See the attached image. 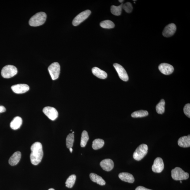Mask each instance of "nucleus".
<instances>
[{"mask_svg": "<svg viewBox=\"0 0 190 190\" xmlns=\"http://www.w3.org/2000/svg\"><path fill=\"white\" fill-rule=\"evenodd\" d=\"M32 153L30 155L31 162L32 165H37L41 162L44 156L41 143L36 142L31 147Z\"/></svg>", "mask_w": 190, "mask_h": 190, "instance_id": "obj_1", "label": "nucleus"}, {"mask_svg": "<svg viewBox=\"0 0 190 190\" xmlns=\"http://www.w3.org/2000/svg\"><path fill=\"white\" fill-rule=\"evenodd\" d=\"M47 15L44 12H39L30 18L29 21V24L32 27H37L43 25L46 22Z\"/></svg>", "mask_w": 190, "mask_h": 190, "instance_id": "obj_2", "label": "nucleus"}, {"mask_svg": "<svg viewBox=\"0 0 190 190\" xmlns=\"http://www.w3.org/2000/svg\"><path fill=\"white\" fill-rule=\"evenodd\" d=\"M172 177L176 180H182L188 179L189 175L188 173L185 172L181 168L176 167L172 170Z\"/></svg>", "mask_w": 190, "mask_h": 190, "instance_id": "obj_3", "label": "nucleus"}, {"mask_svg": "<svg viewBox=\"0 0 190 190\" xmlns=\"http://www.w3.org/2000/svg\"><path fill=\"white\" fill-rule=\"evenodd\" d=\"M148 149V146L146 144H142L140 145L133 154V158L136 161L141 160L146 155Z\"/></svg>", "mask_w": 190, "mask_h": 190, "instance_id": "obj_4", "label": "nucleus"}, {"mask_svg": "<svg viewBox=\"0 0 190 190\" xmlns=\"http://www.w3.org/2000/svg\"><path fill=\"white\" fill-rule=\"evenodd\" d=\"M17 68L15 66L8 65L2 68L1 75L4 78L9 79L13 77L17 73Z\"/></svg>", "mask_w": 190, "mask_h": 190, "instance_id": "obj_5", "label": "nucleus"}, {"mask_svg": "<svg viewBox=\"0 0 190 190\" xmlns=\"http://www.w3.org/2000/svg\"><path fill=\"white\" fill-rule=\"evenodd\" d=\"M48 70L52 80L58 79L60 72V66L58 63H54L48 67Z\"/></svg>", "mask_w": 190, "mask_h": 190, "instance_id": "obj_6", "label": "nucleus"}, {"mask_svg": "<svg viewBox=\"0 0 190 190\" xmlns=\"http://www.w3.org/2000/svg\"><path fill=\"white\" fill-rule=\"evenodd\" d=\"M91 13V11L89 10L81 13L74 19L72 22L73 25L74 26L79 25L89 17Z\"/></svg>", "mask_w": 190, "mask_h": 190, "instance_id": "obj_7", "label": "nucleus"}, {"mask_svg": "<svg viewBox=\"0 0 190 190\" xmlns=\"http://www.w3.org/2000/svg\"><path fill=\"white\" fill-rule=\"evenodd\" d=\"M43 112L49 119L54 120L58 117V111L55 108L51 106H47L44 108Z\"/></svg>", "mask_w": 190, "mask_h": 190, "instance_id": "obj_8", "label": "nucleus"}, {"mask_svg": "<svg viewBox=\"0 0 190 190\" xmlns=\"http://www.w3.org/2000/svg\"><path fill=\"white\" fill-rule=\"evenodd\" d=\"M114 67L118 74L119 77L121 80L124 82H127L129 80V76L123 66L117 63L113 64Z\"/></svg>", "mask_w": 190, "mask_h": 190, "instance_id": "obj_9", "label": "nucleus"}, {"mask_svg": "<svg viewBox=\"0 0 190 190\" xmlns=\"http://www.w3.org/2000/svg\"><path fill=\"white\" fill-rule=\"evenodd\" d=\"M164 168V164L162 159L159 157L156 158L152 167V170L153 172L156 173H160L162 172Z\"/></svg>", "mask_w": 190, "mask_h": 190, "instance_id": "obj_10", "label": "nucleus"}, {"mask_svg": "<svg viewBox=\"0 0 190 190\" xmlns=\"http://www.w3.org/2000/svg\"><path fill=\"white\" fill-rule=\"evenodd\" d=\"M11 89L16 94H22L28 92L30 88L27 84H18L13 86Z\"/></svg>", "mask_w": 190, "mask_h": 190, "instance_id": "obj_11", "label": "nucleus"}, {"mask_svg": "<svg viewBox=\"0 0 190 190\" xmlns=\"http://www.w3.org/2000/svg\"><path fill=\"white\" fill-rule=\"evenodd\" d=\"M158 69L161 72L166 75L171 74L174 71L173 66L170 64L167 63L161 64L159 66Z\"/></svg>", "mask_w": 190, "mask_h": 190, "instance_id": "obj_12", "label": "nucleus"}, {"mask_svg": "<svg viewBox=\"0 0 190 190\" xmlns=\"http://www.w3.org/2000/svg\"><path fill=\"white\" fill-rule=\"evenodd\" d=\"M177 29L176 26L174 23H171L166 26L162 34L164 36L168 37L174 35Z\"/></svg>", "mask_w": 190, "mask_h": 190, "instance_id": "obj_13", "label": "nucleus"}, {"mask_svg": "<svg viewBox=\"0 0 190 190\" xmlns=\"http://www.w3.org/2000/svg\"><path fill=\"white\" fill-rule=\"evenodd\" d=\"M100 165L103 170L109 172L113 168L114 164L113 161L111 159H106L101 162Z\"/></svg>", "mask_w": 190, "mask_h": 190, "instance_id": "obj_14", "label": "nucleus"}, {"mask_svg": "<svg viewBox=\"0 0 190 190\" xmlns=\"http://www.w3.org/2000/svg\"><path fill=\"white\" fill-rule=\"evenodd\" d=\"M119 177L123 181L133 183L135 181V179L134 176L128 173H122L119 174Z\"/></svg>", "mask_w": 190, "mask_h": 190, "instance_id": "obj_15", "label": "nucleus"}, {"mask_svg": "<svg viewBox=\"0 0 190 190\" xmlns=\"http://www.w3.org/2000/svg\"><path fill=\"white\" fill-rule=\"evenodd\" d=\"M21 154L20 151L15 152L9 159V164L12 166L17 165L21 160Z\"/></svg>", "mask_w": 190, "mask_h": 190, "instance_id": "obj_16", "label": "nucleus"}, {"mask_svg": "<svg viewBox=\"0 0 190 190\" xmlns=\"http://www.w3.org/2000/svg\"><path fill=\"white\" fill-rule=\"evenodd\" d=\"M178 144L182 148H188L190 146V136H184L180 137L178 141Z\"/></svg>", "mask_w": 190, "mask_h": 190, "instance_id": "obj_17", "label": "nucleus"}, {"mask_svg": "<svg viewBox=\"0 0 190 190\" xmlns=\"http://www.w3.org/2000/svg\"><path fill=\"white\" fill-rule=\"evenodd\" d=\"M92 72L94 75L100 79H105L108 77L107 73L98 67H94L93 68Z\"/></svg>", "mask_w": 190, "mask_h": 190, "instance_id": "obj_18", "label": "nucleus"}, {"mask_svg": "<svg viewBox=\"0 0 190 190\" xmlns=\"http://www.w3.org/2000/svg\"><path fill=\"white\" fill-rule=\"evenodd\" d=\"M22 124V118L20 117H15L10 123V127L14 130H17L20 128Z\"/></svg>", "mask_w": 190, "mask_h": 190, "instance_id": "obj_19", "label": "nucleus"}, {"mask_svg": "<svg viewBox=\"0 0 190 190\" xmlns=\"http://www.w3.org/2000/svg\"><path fill=\"white\" fill-rule=\"evenodd\" d=\"M90 179L93 182L97 183V184L104 186L106 184V182L102 177L94 173H92L90 174Z\"/></svg>", "mask_w": 190, "mask_h": 190, "instance_id": "obj_20", "label": "nucleus"}, {"mask_svg": "<svg viewBox=\"0 0 190 190\" xmlns=\"http://www.w3.org/2000/svg\"><path fill=\"white\" fill-rule=\"evenodd\" d=\"M104 141L103 139H95L93 142L92 148L95 150L101 149L104 146Z\"/></svg>", "mask_w": 190, "mask_h": 190, "instance_id": "obj_21", "label": "nucleus"}, {"mask_svg": "<svg viewBox=\"0 0 190 190\" xmlns=\"http://www.w3.org/2000/svg\"><path fill=\"white\" fill-rule=\"evenodd\" d=\"M89 137L88 134L86 131H84L82 133L80 145L82 147H84L86 146Z\"/></svg>", "mask_w": 190, "mask_h": 190, "instance_id": "obj_22", "label": "nucleus"}, {"mask_svg": "<svg viewBox=\"0 0 190 190\" xmlns=\"http://www.w3.org/2000/svg\"><path fill=\"white\" fill-rule=\"evenodd\" d=\"M123 4L118 6H111V11L112 13L115 16H120L122 13Z\"/></svg>", "mask_w": 190, "mask_h": 190, "instance_id": "obj_23", "label": "nucleus"}, {"mask_svg": "<svg viewBox=\"0 0 190 190\" xmlns=\"http://www.w3.org/2000/svg\"><path fill=\"white\" fill-rule=\"evenodd\" d=\"M165 102L164 100L162 99L156 106L157 112L159 114H162L165 112Z\"/></svg>", "mask_w": 190, "mask_h": 190, "instance_id": "obj_24", "label": "nucleus"}, {"mask_svg": "<svg viewBox=\"0 0 190 190\" xmlns=\"http://www.w3.org/2000/svg\"><path fill=\"white\" fill-rule=\"evenodd\" d=\"M74 141V134L73 133H70L68 135L66 140V146L68 148H72Z\"/></svg>", "mask_w": 190, "mask_h": 190, "instance_id": "obj_25", "label": "nucleus"}, {"mask_svg": "<svg viewBox=\"0 0 190 190\" xmlns=\"http://www.w3.org/2000/svg\"><path fill=\"white\" fill-rule=\"evenodd\" d=\"M148 114V111L141 110L134 112L131 114V116L133 118H141L146 117Z\"/></svg>", "mask_w": 190, "mask_h": 190, "instance_id": "obj_26", "label": "nucleus"}, {"mask_svg": "<svg viewBox=\"0 0 190 190\" xmlns=\"http://www.w3.org/2000/svg\"><path fill=\"white\" fill-rule=\"evenodd\" d=\"M76 179V176L75 175H70L66 180V187L68 188H72L75 183Z\"/></svg>", "mask_w": 190, "mask_h": 190, "instance_id": "obj_27", "label": "nucleus"}, {"mask_svg": "<svg viewBox=\"0 0 190 190\" xmlns=\"http://www.w3.org/2000/svg\"><path fill=\"white\" fill-rule=\"evenodd\" d=\"M102 28H111L115 27V24L110 20H105L102 21L100 23Z\"/></svg>", "mask_w": 190, "mask_h": 190, "instance_id": "obj_28", "label": "nucleus"}, {"mask_svg": "<svg viewBox=\"0 0 190 190\" xmlns=\"http://www.w3.org/2000/svg\"><path fill=\"white\" fill-rule=\"evenodd\" d=\"M122 9L126 12L127 13H130L133 10V7L131 3L127 2L123 4Z\"/></svg>", "mask_w": 190, "mask_h": 190, "instance_id": "obj_29", "label": "nucleus"}, {"mask_svg": "<svg viewBox=\"0 0 190 190\" xmlns=\"http://www.w3.org/2000/svg\"><path fill=\"white\" fill-rule=\"evenodd\" d=\"M184 112L185 115L188 117H190V104H187L185 105L184 109Z\"/></svg>", "mask_w": 190, "mask_h": 190, "instance_id": "obj_30", "label": "nucleus"}, {"mask_svg": "<svg viewBox=\"0 0 190 190\" xmlns=\"http://www.w3.org/2000/svg\"><path fill=\"white\" fill-rule=\"evenodd\" d=\"M135 190H153L146 188L142 186H139L136 188Z\"/></svg>", "mask_w": 190, "mask_h": 190, "instance_id": "obj_31", "label": "nucleus"}, {"mask_svg": "<svg viewBox=\"0 0 190 190\" xmlns=\"http://www.w3.org/2000/svg\"><path fill=\"white\" fill-rule=\"evenodd\" d=\"M6 109L3 106H0V113L5 112Z\"/></svg>", "mask_w": 190, "mask_h": 190, "instance_id": "obj_32", "label": "nucleus"}, {"mask_svg": "<svg viewBox=\"0 0 190 190\" xmlns=\"http://www.w3.org/2000/svg\"><path fill=\"white\" fill-rule=\"evenodd\" d=\"M69 149H70V153H72L73 151V149H72V148H70Z\"/></svg>", "mask_w": 190, "mask_h": 190, "instance_id": "obj_33", "label": "nucleus"}, {"mask_svg": "<svg viewBox=\"0 0 190 190\" xmlns=\"http://www.w3.org/2000/svg\"><path fill=\"white\" fill-rule=\"evenodd\" d=\"M124 1H123V0H122V1H120V0L119 1V2H120V3H122V2H123Z\"/></svg>", "mask_w": 190, "mask_h": 190, "instance_id": "obj_34", "label": "nucleus"}, {"mask_svg": "<svg viewBox=\"0 0 190 190\" xmlns=\"http://www.w3.org/2000/svg\"><path fill=\"white\" fill-rule=\"evenodd\" d=\"M48 190H55L53 188H50Z\"/></svg>", "mask_w": 190, "mask_h": 190, "instance_id": "obj_35", "label": "nucleus"}, {"mask_svg": "<svg viewBox=\"0 0 190 190\" xmlns=\"http://www.w3.org/2000/svg\"><path fill=\"white\" fill-rule=\"evenodd\" d=\"M180 183H181H181H182V180H180Z\"/></svg>", "mask_w": 190, "mask_h": 190, "instance_id": "obj_36", "label": "nucleus"}, {"mask_svg": "<svg viewBox=\"0 0 190 190\" xmlns=\"http://www.w3.org/2000/svg\"><path fill=\"white\" fill-rule=\"evenodd\" d=\"M73 133V134H74V131H73V133Z\"/></svg>", "mask_w": 190, "mask_h": 190, "instance_id": "obj_37", "label": "nucleus"}]
</instances>
